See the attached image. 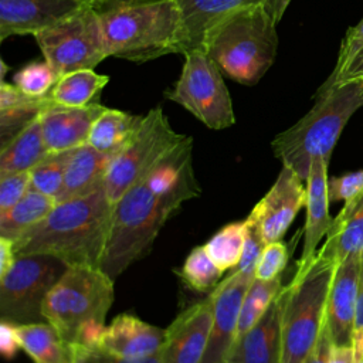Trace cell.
Returning a JSON list of instances; mask_svg holds the SVG:
<instances>
[{
  "instance_id": "1",
  "label": "cell",
  "mask_w": 363,
  "mask_h": 363,
  "mask_svg": "<svg viewBox=\"0 0 363 363\" xmlns=\"http://www.w3.org/2000/svg\"><path fill=\"white\" fill-rule=\"evenodd\" d=\"M193 170V138L172 149L142 180L126 190L112 210L101 268L118 278L146 255L164 223L187 200L200 194Z\"/></svg>"
},
{
  "instance_id": "2",
  "label": "cell",
  "mask_w": 363,
  "mask_h": 363,
  "mask_svg": "<svg viewBox=\"0 0 363 363\" xmlns=\"http://www.w3.org/2000/svg\"><path fill=\"white\" fill-rule=\"evenodd\" d=\"M112 210L105 184L86 196L57 203L44 220L13 241L14 252L51 255L67 267H101Z\"/></svg>"
},
{
  "instance_id": "3",
  "label": "cell",
  "mask_w": 363,
  "mask_h": 363,
  "mask_svg": "<svg viewBox=\"0 0 363 363\" xmlns=\"http://www.w3.org/2000/svg\"><path fill=\"white\" fill-rule=\"evenodd\" d=\"M95 10L108 57L146 62L182 54V16L176 0H112Z\"/></svg>"
},
{
  "instance_id": "4",
  "label": "cell",
  "mask_w": 363,
  "mask_h": 363,
  "mask_svg": "<svg viewBox=\"0 0 363 363\" xmlns=\"http://www.w3.org/2000/svg\"><path fill=\"white\" fill-rule=\"evenodd\" d=\"M362 106L363 79L319 86L313 106L296 123L272 139L275 157L306 182L312 162L319 157L330 160L343 128Z\"/></svg>"
},
{
  "instance_id": "5",
  "label": "cell",
  "mask_w": 363,
  "mask_h": 363,
  "mask_svg": "<svg viewBox=\"0 0 363 363\" xmlns=\"http://www.w3.org/2000/svg\"><path fill=\"white\" fill-rule=\"evenodd\" d=\"M275 27L265 4L247 6L218 21L207 33L201 50L224 75L242 85H254L275 61Z\"/></svg>"
},
{
  "instance_id": "6",
  "label": "cell",
  "mask_w": 363,
  "mask_h": 363,
  "mask_svg": "<svg viewBox=\"0 0 363 363\" xmlns=\"http://www.w3.org/2000/svg\"><path fill=\"white\" fill-rule=\"evenodd\" d=\"M101 267H68L43 303L44 320L69 345L98 346L115 291Z\"/></svg>"
},
{
  "instance_id": "7",
  "label": "cell",
  "mask_w": 363,
  "mask_h": 363,
  "mask_svg": "<svg viewBox=\"0 0 363 363\" xmlns=\"http://www.w3.org/2000/svg\"><path fill=\"white\" fill-rule=\"evenodd\" d=\"M337 262L322 247L306 265H296L285 285L282 363H303L325 323L326 302Z\"/></svg>"
},
{
  "instance_id": "8",
  "label": "cell",
  "mask_w": 363,
  "mask_h": 363,
  "mask_svg": "<svg viewBox=\"0 0 363 363\" xmlns=\"http://www.w3.org/2000/svg\"><path fill=\"white\" fill-rule=\"evenodd\" d=\"M58 79L78 69H94L108 58L98 13L84 4L34 35Z\"/></svg>"
},
{
  "instance_id": "9",
  "label": "cell",
  "mask_w": 363,
  "mask_h": 363,
  "mask_svg": "<svg viewBox=\"0 0 363 363\" xmlns=\"http://www.w3.org/2000/svg\"><path fill=\"white\" fill-rule=\"evenodd\" d=\"M183 55L182 74L164 96L182 105L210 129L220 130L234 125L233 101L221 69L201 48Z\"/></svg>"
},
{
  "instance_id": "10",
  "label": "cell",
  "mask_w": 363,
  "mask_h": 363,
  "mask_svg": "<svg viewBox=\"0 0 363 363\" xmlns=\"http://www.w3.org/2000/svg\"><path fill=\"white\" fill-rule=\"evenodd\" d=\"M67 268L51 255H16L10 269L0 277L1 320L16 325L45 322L43 303Z\"/></svg>"
},
{
  "instance_id": "11",
  "label": "cell",
  "mask_w": 363,
  "mask_h": 363,
  "mask_svg": "<svg viewBox=\"0 0 363 363\" xmlns=\"http://www.w3.org/2000/svg\"><path fill=\"white\" fill-rule=\"evenodd\" d=\"M186 135L177 133L162 106L152 108L146 115L133 139L113 156L106 177L105 190L115 203L126 190L142 180Z\"/></svg>"
},
{
  "instance_id": "12",
  "label": "cell",
  "mask_w": 363,
  "mask_h": 363,
  "mask_svg": "<svg viewBox=\"0 0 363 363\" xmlns=\"http://www.w3.org/2000/svg\"><path fill=\"white\" fill-rule=\"evenodd\" d=\"M305 201L306 186H303V180L292 169L282 166L277 180L254 206L245 223L259 235L264 244L279 241Z\"/></svg>"
},
{
  "instance_id": "13",
  "label": "cell",
  "mask_w": 363,
  "mask_h": 363,
  "mask_svg": "<svg viewBox=\"0 0 363 363\" xmlns=\"http://www.w3.org/2000/svg\"><path fill=\"white\" fill-rule=\"evenodd\" d=\"M255 277L233 269L208 295L213 309V322L207 349L201 363H225L237 339L238 319L244 296Z\"/></svg>"
},
{
  "instance_id": "14",
  "label": "cell",
  "mask_w": 363,
  "mask_h": 363,
  "mask_svg": "<svg viewBox=\"0 0 363 363\" xmlns=\"http://www.w3.org/2000/svg\"><path fill=\"white\" fill-rule=\"evenodd\" d=\"M211 322L213 309L208 296L180 312L166 329L160 352L162 363H201Z\"/></svg>"
},
{
  "instance_id": "15",
  "label": "cell",
  "mask_w": 363,
  "mask_h": 363,
  "mask_svg": "<svg viewBox=\"0 0 363 363\" xmlns=\"http://www.w3.org/2000/svg\"><path fill=\"white\" fill-rule=\"evenodd\" d=\"M360 257L350 255L336 265L325 312V326L335 346H352Z\"/></svg>"
},
{
  "instance_id": "16",
  "label": "cell",
  "mask_w": 363,
  "mask_h": 363,
  "mask_svg": "<svg viewBox=\"0 0 363 363\" xmlns=\"http://www.w3.org/2000/svg\"><path fill=\"white\" fill-rule=\"evenodd\" d=\"M285 286L261 319L240 335L225 363H282V312Z\"/></svg>"
},
{
  "instance_id": "17",
  "label": "cell",
  "mask_w": 363,
  "mask_h": 363,
  "mask_svg": "<svg viewBox=\"0 0 363 363\" xmlns=\"http://www.w3.org/2000/svg\"><path fill=\"white\" fill-rule=\"evenodd\" d=\"M105 109L106 106L99 102L86 106H67L51 102L40 115L48 152L69 150L86 143L92 125Z\"/></svg>"
},
{
  "instance_id": "18",
  "label": "cell",
  "mask_w": 363,
  "mask_h": 363,
  "mask_svg": "<svg viewBox=\"0 0 363 363\" xmlns=\"http://www.w3.org/2000/svg\"><path fill=\"white\" fill-rule=\"evenodd\" d=\"M84 4L81 0H0V40L35 35Z\"/></svg>"
},
{
  "instance_id": "19",
  "label": "cell",
  "mask_w": 363,
  "mask_h": 363,
  "mask_svg": "<svg viewBox=\"0 0 363 363\" xmlns=\"http://www.w3.org/2000/svg\"><path fill=\"white\" fill-rule=\"evenodd\" d=\"M166 329L153 326L133 315L121 313L105 328L98 342L102 350L128 359L160 354Z\"/></svg>"
},
{
  "instance_id": "20",
  "label": "cell",
  "mask_w": 363,
  "mask_h": 363,
  "mask_svg": "<svg viewBox=\"0 0 363 363\" xmlns=\"http://www.w3.org/2000/svg\"><path fill=\"white\" fill-rule=\"evenodd\" d=\"M328 166L325 159H315L306 179V218L303 225V245L296 265H306L316 254L318 245L326 237L333 218L329 214Z\"/></svg>"
},
{
  "instance_id": "21",
  "label": "cell",
  "mask_w": 363,
  "mask_h": 363,
  "mask_svg": "<svg viewBox=\"0 0 363 363\" xmlns=\"http://www.w3.org/2000/svg\"><path fill=\"white\" fill-rule=\"evenodd\" d=\"M267 0H176L182 16V54L201 48L207 33L228 14Z\"/></svg>"
},
{
  "instance_id": "22",
  "label": "cell",
  "mask_w": 363,
  "mask_h": 363,
  "mask_svg": "<svg viewBox=\"0 0 363 363\" xmlns=\"http://www.w3.org/2000/svg\"><path fill=\"white\" fill-rule=\"evenodd\" d=\"M112 159V156L101 153L89 143L72 149L61 190L55 197L57 203L86 196L102 187Z\"/></svg>"
},
{
  "instance_id": "23",
  "label": "cell",
  "mask_w": 363,
  "mask_h": 363,
  "mask_svg": "<svg viewBox=\"0 0 363 363\" xmlns=\"http://www.w3.org/2000/svg\"><path fill=\"white\" fill-rule=\"evenodd\" d=\"M51 98L30 96L14 84L1 81L0 85V139L1 145L21 132L51 104Z\"/></svg>"
},
{
  "instance_id": "24",
  "label": "cell",
  "mask_w": 363,
  "mask_h": 363,
  "mask_svg": "<svg viewBox=\"0 0 363 363\" xmlns=\"http://www.w3.org/2000/svg\"><path fill=\"white\" fill-rule=\"evenodd\" d=\"M322 248L337 264L350 255L363 254V194L345 203L333 218Z\"/></svg>"
},
{
  "instance_id": "25",
  "label": "cell",
  "mask_w": 363,
  "mask_h": 363,
  "mask_svg": "<svg viewBox=\"0 0 363 363\" xmlns=\"http://www.w3.org/2000/svg\"><path fill=\"white\" fill-rule=\"evenodd\" d=\"M20 347L34 363H74L72 345L48 322L16 325Z\"/></svg>"
},
{
  "instance_id": "26",
  "label": "cell",
  "mask_w": 363,
  "mask_h": 363,
  "mask_svg": "<svg viewBox=\"0 0 363 363\" xmlns=\"http://www.w3.org/2000/svg\"><path fill=\"white\" fill-rule=\"evenodd\" d=\"M143 116L106 108L92 125L88 142L108 156H116L133 139Z\"/></svg>"
},
{
  "instance_id": "27",
  "label": "cell",
  "mask_w": 363,
  "mask_h": 363,
  "mask_svg": "<svg viewBox=\"0 0 363 363\" xmlns=\"http://www.w3.org/2000/svg\"><path fill=\"white\" fill-rule=\"evenodd\" d=\"M40 118L0 146V176L30 172L47 155Z\"/></svg>"
},
{
  "instance_id": "28",
  "label": "cell",
  "mask_w": 363,
  "mask_h": 363,
  "mask_svg": "<svg viewBox=\"0 0 363 363\" xmlns=\"http://www.w3.org/2000/svg\"><path fill=\"white\" fill-rule=\"evenodd\" d=\"M55 206L54 197L30 189L11 208L0 213V237L16 241L44 220Z\"/></svg>"
},
{
  "instance_id": "29",
  "label": "cell",
  "mask_w": 363,
  "mask_h": 363,
  "mask_svg": "<svg viewBox=\"0 0 363 363\" xmlns=\"http://www.w3.org/2000/svg\"><path fill=\"white\" fill-rule=\"evenodd\" d=\"M109 77L94 69H78L61 77L48 96L52 102L67 106H86L98 102V96L108 84Z\"/></svg>"
},
{
  "instance_id": "30",
  "label": "cell",
  "mask_w": 363,
  "mask_h": 363,
  "mask_svg": "<svg viewBox=\"0 0 363 363\" xmlns=\"http://www.w3.org/2000/svg\"><path fill=\"white\" fill-rule=\"evenodd\" d=\"M245 241V223L234 221L218 230L206 244L204 250L223 271L235 269L240 264Z\"/></svg>"
},
{
  "instance_id": "31",
  "label": "cell",
  "mask_w": 363,
  "mask_h": 363,
  "mask_svg": "<svg viewBox=\"0 0 363 363\" xmlns=\"http://www.w3.org/2000/svg\"><path fill=\"white\" fill-rule=\"evenodd\" d=\"M282 277L262 281L254 278L242 301L240 319H238V333L237 337L251 329L261 316L267 312L272 301L282 289Z\"/></svg>"
},
{
  "instance_id": "32",
  "label": "cell",
  "mask_w": 363,
  "mask_h": 363,
  "mask_svg": "<svg viewBox=\"0 0 363 363\" xmlns=\"http://www.w3.org/2000/svg\"><path fill=\"white\" fill-rule=\"evenodd\" d=\"M224 272L206 252L204 245L193 248L180 269V278L183 282L199 292H206L217 286Z\"/></svg>"
},
{
  "instance_id": "33",
  "label": "cell",
  "mask_w": 363,
  "mask_h": 363,
  "mask_svg": "<svg viewBox=\"0 0 363 363\" xmlns=\"http://www.w3.org/2000/svg\"><path fill=\"white\" fill-rule=\"evenodd\" d=\"M71 153L72 149L62 152H50L38 164H35L30 170L31 189L55 199L61 190Z\"/></svg>"
},
{
  "instance_id": "34",
  "label": "cell",
  "mask_w": 363,
  "mask_h": 363,
  "mask_svg": "<svg viewBox=\"0 0 363 363\" xmlns=\"http://www.w3.org/2000/svg\"><path fill=\"white\" fill-rule=\"evenodd\" d=\"M58 81L51 65L44 61H31L21 67L13 77V84L30 96H45Z\"/></svg>"
},
{
  "instance_id": "35",
  "label": "cell",
  "mask_w": 363,
  "mask_h": 363,
  "mask_svg": "<svg viewBox=\"0 0 363 363\" xmlns=\"http://www.w3.org/2000/svg\"><path fill=\"white\" fill-rule=\"evenodd\" d=\"M289 259V250L284 241L265 244L255 268V278L268 281L281 277Z\"/></svg>"
},
{
  "instance_id": "36",
  "label": "cell",
  "mask_w": 363,
  "mask_h": 363,
  "mask_svg": "<svg viewBox=\"0 0 363 363\" xmlns=\"http://www.w3.org/2000/svg\"><path fill=\"white\" fill-rule=\"evenodd\" d=\"M30 189V172H18L0 176V213L11 208Z\"/></svg>"
},
{
  "instance_id": "37",
  "label": "cell",
  "mask_w": 363,
  "mask_h": 363,
  "mask_svg": "<svg viewBox=\"0 0 363 363\" xmlns=\"http://www.w3.org/2000/svg\"><path fill=\"white\" fill-rule=\"evenodd\" d=\"M330 201H352L363 194V170L349 172L328 180Z\"/></svg>"
},
{
  "instance_id": "38",
  "label": "cell",
  "mask_w": 363,
  "mask_h": 363,
  "mask_svg": "<svg viewBox=\"0 0 363 363\" xmlns=\"http://www.w3.org/2000/svg\"><path fill=\"white\" fill-rule=\"evenodd\" d=\"M74 363H162L160 354L146 359H128L102 350L98 346L72 345Z\"/></svg>"
},
{
  "instance_id": "39",
  "label": "cell",
  "mask_w": 363,
  "mask_h": 363,
  "mask_svg": "<svg viewBox=\"0 0 363 363\" xmlns=\"http://www.w3.org/2000/svg\"><path fill=\"white\" fill-rule=\"evenodd\" d=\"M362 48H363V18L354 27H350L347 30L340 44L335 68L328 78H336Z\"/></svg>"
},
{
  "instance_id": "40",
  "label": "cell",
  "mask_w": 363,
  "mask_h": 363,
  "mask_svg": "<svg viewBox=\"0 0 363 363\" xmlns=\"http://www.w3.org/2000/svg\"><path fill=\"white\" fill-rule=\"evenodd\" d=\"M245 223V220H244ZM264 241L259 238V235L245 223V241H244V250L242 255L238 264V269L242 272H247L250 275L255 277V268L259 258V254L264 248Z\"/></svg>"
},
{
  "instance_id": "41",
  "label": "cell",
  "mask_w": 363,
  "mask_h": 363,
  "mask_svg": "<svg viewBox=\"0 0 363 363\" xmlns=\"http://www.w3.org/2000/svg\"><path fill=\"white\" fill-rule=\"evenodd\" d=\"M352 347H353L356 360L363 357V254L360 257V274H359V285H357L356 318H354Z\"/></svg>"
},
{
  "instance_id": "42",
  "label": "cell",
  "mask_w": 363,
  "mask_h": 363,
  "mask_svg": "<svg viewBox=\"0 0 363 363\" xmlns=\"http://www.w3.org/2000/svg\"><path fill=\"white\" fill-rule=\"evenodd\" d=\"M20 347L16 323L9 320H0V352L6 359L14 357Z\"/></svg>"
},
{
  "instance_id": "43",
  "label": "cell",
  "mask_w": 363,
  "mask_h": 363,
  "mask_svg": "<svg viewBox=\"0 0 363 363\" xmlns=\"http://www.w3.org/2000/svg\"><path fill=\"white\" fill-rule=\"evenodd\" d=\"M350 79H363V48L353 57V60L343 68V71L336 78H328L320 86H332L333 84L350 81Z\"/></svg>"
},
{
  "instance_id": "44",
  "label": "cell",
  "mask_w": 363,
  "mask_h": 363,
  "mask_svg": "<svg viewBox=\"0 0 363 363\" xmlns=\"http://www.w3.org/2000/svg\"><path fill=\"white\" fill-rule=\"evenodd\" d=\"M332 347H333L332 339L329 336L328 328L323 323V329H322L313 349L311 350V353L308 354V357L305 359L303 363H329Z\"/></svg>"
},
{
  "instance_id": "45",
  "label": "cell",
  "mask_w": 363,
  "mask_h": 363,
  "mask_svg": "<svg viewBox=\"0 0 363 363\" xmlns=\"http://www.w3.org/2000/svg\"><path fill=\"white\" fill-rule=\"evenodd\" d=\"M16 259L13 241L4 237H0V277L4 275Z\"/></svg>"
},
{
  "instance_id": "46",
  "label": "cell",
  "mask_w": 363,
  "mask_h": 363,
  "mask_svg": "<svg viewBox=\"0 0 363 363\" xmlns=\"http://www.w3.org/2000/svg\"><path fill=\"white\" fill-rule=\"evenodd\" d=\"M329 363H356L352 346H335L330 350Z\"/></svg>"
},
{
  "instance_id": "47",
  "label": "cell",
  "mask_w": 363,
  "mask_h": 363,
  "mask_svg": "<svg viewBox=\"0 0 363 363\" xmlns=\"http://www.w3.org/2000/svg\"><path fill=\"white\" fill-rule=\"evenodd\" d=\"M289 3H291V0H267L265 1V9L271 14V17L274 18V21L277 24L281 21Z\"/></svg>"
},
{
  "instance_id": "48",
  "label": "cell",
  "mask_w": 363,
  "mask_h": 363,
  "mask_svg": "<svg viewBox=\"0 0 363 363\" xmlns=\"http://www.w3.org/2000/svg\"><path fill=\"white\" fill-rule=\"evenodd\" d=\"M81 1H84V3H86V4H91V6L96 7V6L105 4V3H108V1H112V0H81Z\"/></svg>"
},
{
  "instance_id": "49",
  "label": "cell",
  "mask_w": 363,
  "mask_h": 363,
  "mask_svg": "<svg viewBox=\"0 0 363 363\" xmlns=\"http://www.w3.org/2000/svg\"><path fill=\"white\" fill-rule=\"evenodd\" d=\"M356 363H363V357H360V359H357V360H356Z\"/></svg>"
}]
</instances>
